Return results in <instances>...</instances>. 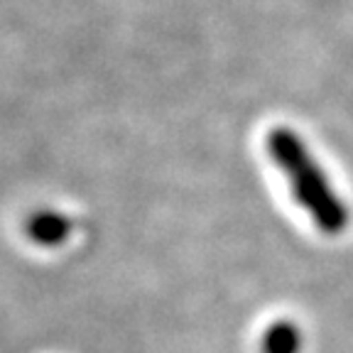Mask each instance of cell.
Returning <instances> with one entry per match:
<instances>
[{"label":"cell","mask_w":353,"mask_h":353,"mask_svg":"<svg viewBox=\"0 0 353 353\" xmlns=\"http://www.w3.org/2000/svg\"><path fill=\"white\" fill-rule=\"evenodd\" d=\"M268 150L272 160H277V165L287 172L294 187V196L312 214V219H316L324 231H341L348 221L346 209L336 199V194L329 189L321 170L316 167V162H312L297 135L285 128H277L268 138Z\"/></svg>","instance_id":"6da1fadb"},{"label":"cell","mask_w":353,"mask_h":353,"mask_svg":"<svg viewBox=\"0 0 353 353\" xmlns=\"http://www.w3.org/2000/svg\"><path fill=\"white\" fill-rule=\"evenodd\" d=\"M299 334L290 324H280L270 329L265 339V353H297Z\"/></svg>","instance_id":"7a4b0ae2"}]
</instances>
